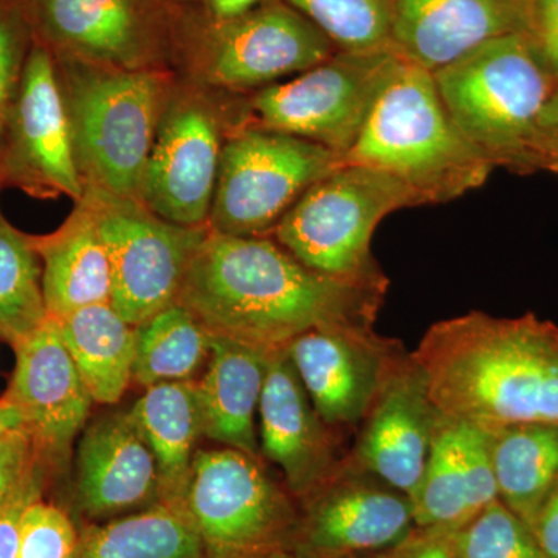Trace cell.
I'll list each match as a JSON object with an SVG mask.
<instances>
[{
    "label": "cell",
    "mask_w": 558,
    "mask_h": 558,
    "mask_svg": "<svg viewBox=\"0 0 558 558\" xmlns=\"http://www.w3.org/2000/svg\"><path fill=\"white\" fill-rule=\"evenodd\" d=\"M429 398L444 416L486 433L558 425V326L535 314L484 312L429 326L416 351Z\"/></svg>",
    "instance_id": "cell-2"
},
{
    "label": "cell",
    "mask_w": 558,
    "mask_h": 558,
    "mask_svg": "<svg viewBox=\"0 0 558 558\" xmlns=\"http://www.w3.org/2000/svg\"><path fill=\"white\" fill-rule=\"evenodd\" d=\"M135 328L132 380L142 387L194 381L208 363L211 336L178 301Z\"/></svg>",
    "instance_id": "cell-29"
},
{
    "label": "cell",
    "mask_w": 558,
    "mask_h": 558,
    "mask_svg": "<svg viewBox=\"0 0 558 558\" xmlns=\"http://www.w3.org/2000/svg\"><path fill=\"white\" fill-rule=\"evenodd\" d=\"M440 416L429 398L427 377L407 352L396 363L359 427L348 462L416 497Z\"/></svg>",
    "instance_id": "cell-18"
},
{
    "label": "cell",
    "mask_w": 558,
    "mask_h": 558,
    "mask_svg": "<svg viewBox=\"0 0 558 558\" xmlns=\"http://www.w3.org/2000/svg\"><path fill=\"white\" fill-rule=\"evenodd\" d=\"M49 318L43 293V266L31 234L0 213V339L11 347Z\"/></svg>",
    "instance_id": "cell-30"
},
{
    "label": "cell",
    "mask_w": 558,
    "mask_h": 558,
    "mask_svg": "<svg viewBox=\"0 0 558 558\" xmlns=\"http://www.w3.org/2000/svg\"><path fill=\"white\" fill-rule=\"evenodd\" d=\"M72 558H205L185 513L156 505L102 523L78 524Z\"/></svg>",
    "instance_id": "cell-28"
},
{
    "label": "cell",
    "mask_w": 558,
    "mask_h": 558,
    "mask_svg": "<svg viewBox=\"0 0 558 558\" xmlns=\"http://www.w3.org/2000/svg\"><path fill=\"white\" fill-rule=\"evenodd\" d=\"M531 531L550 558H558V481L543 501Z\"/></svg>",
    "instance_id": "cell-39"
},
{
    "label": "cell",
    "mask_w": 558,
    "mask_h": 558,
    "mask_svg": "<svg viewBox=\"0 0 558 558\" xmlns=\"http://www.w3.org/2000/svg\"><path fill=\"white\" fill-rule=\"evenodd\" d=\"M339 50L391 47L392 0H286Z\"/></svg>",
    "instance_id": "cell-31"
},
{
    "label": "cell",
    "mask_w": 558,
    "mask_h": 558,
    "mask_svg": "<svg viewBox=\"0 0 558 558\" xmlns=\"http://www.w3.org/2000/svg\"><path fill=\"white\" fill-rule=\"evenodd\" d=\"M156 461L132 410L94 418L81 433L70 515L102 523L159 505Z\"/></svg>",
    "instance_id": "cell-19"
},
{
    "label": "cell",
    "mask_w": 558,
    "mask_h": 558,
    "mask_svg": "<svg viewBox=\"0 0 558 558\" xmlns=\"http://www.w3.org/2000/svg\"><path fill=\"white\" fill-rule=\"evenodd\" d=\"M36 461L38 459L33 450L32 440L25 435L24 429H13L0 440V510L5 508L11 495Z\"/></svg>",
    "instance_id": "cell-36"
},
{
    "label": "cell",
    "mask_w": 558,
    "mask_h": 558,
    "mask_svg": "<svg viewBox=\"0 0 558 558\" xmlns=\"http://www.w3.org/2000/svg\"><path fill=\"white\" fill-rule=\"evenodd\" d=\"M337 50L314 22L286 0H263L247 13L223 21L182 7L174 64L186 83L245 94L300 75Z\"/></svg>",
    "instance_id": "cell-6"
},
{
    "label": "cell",
    "mask_w": 558,
    "mask_h": 558,
    "mask_svg": "<svg viewBox=\"0 0 558 558\" xmlns=\"http://www.w3.org/2000/svg\"><path fill=\"white\" fill-rule=\"evenodd\" d=\"M247 123L245 101L219 105L197 84H172L150 149L140 201L165 220L208 226L223 143Z\"/></svg>",
    "instance_id": "cell-11"
},
{
    "label": "cell",
    "mask_w": 558,
    "mask_h": 558,
    "mask_svg": "<svg viewBox=\"0 0 558 558\" xmlns=\"http://www.w3.org/2000/svg\"><path fill=\"white\" fill-rule=\"evenodd\" d=\"M33 44L25 0H0V135Z\"/></svg>",
    "instance_id": "cell-34"
},
{
    "label": "cell",
    "mask_w": 558,
    "mask_h": 558,
    "mask_svg": "<svg viewBox=\"0 0 558 558\" xmlns=\"http://www.w3.org/2000/svg\"><path fill=\"white\" fill-rule=\"evenodd\" d=\"M289 553L295 558H371L416 527L413 502L398 488L349 464L299 502Z\"/></svg>",
    "instance_id": "cell-15"
},
{
    "label": "cell",
    "mask_w": 558,
    "mask_h": 558,
    "mask_svg": "<svg viewBox=\"0 0 558 558\" xmlns=\"http://www.w3.org/2000/svg\"><path fill=\"white\" fill-rule=\"evenodd\" d=\"M400 62L391 47L337 50L293 80L252 92L247 124L310 140L344 160Z\"/></svg>",
    "instance_id": "cell-9"
},
{
    "label": "cell",
    "mask_w": 558,
    "mask_h": 558,
    "mask_svg": "<svg viewBox=\"0 0 558 558\" xmlns=\"http://www.w3.org/2000/svg\"><path fill=\"white\" fill-rule=\"evenodd\" d=\"M112 275L113 310L132 326L179 299L194 253L209 226L185 227L150 211L142 201L84 189Z\"/></svg>",
    "instance_id": "cell-12"
},
{
    "label": "cell",
    "mask_w": 558,
    "mask_h": 558,
    "mask_svg": "<svg viewBox=\"0 0 558 558\" xmlns=\"http://www.w3.org/2000/svg\"><path fill=\"white\" fill-rule=\"evenodd\" d=\"M543 124H545L550 137H553L558 146V87L554 92L548 106H546L545 113H543Z\"/></svg>",
    "instance_id": "cell-42"
},
{
    "label": "cell",
    "mask_w": 558,
    "mask_h": 558,
    "mask_svg": "<svg viewBox=\"0 0 558 558\" xmlns=\"http://www.w3.org/2000/svg\"><path fill=\"white\" fill-rule=\"evenodd\" d=\"M13 349L16 366L5 395L20 411L21 429L31 438L39 464L49 478H60L68 472L73 442L87 425L94 399L57 319L47 318Z\"/></svg>",
    "instance_id": "cell-16"
},
{
    "label": "cell",
    "mask_w": 558,
    "mask_h": 558,
    "mask_svg": "<svg viewBox=\"0 0 558 558\" xmlns=\"http://www.w3.org/2000/svg\"><path fill=\"white\" fill-rule=\"evenodd\" d=\"M21 414L9 396L0 398V440L5 438L13 429L21 428Z\"/></svg>",
    "instance_id": "cell-41"
},
{
    "label": "cell",
    "mask_w": 558,
    "mask_h": 558,
    "mask_svg": "<svg viewBox=\"0 0 558 558\" xmlns=\"http://www.w3.org/2000/svg\"><path fill=\"white\" fill-rule=\"evenodd\" d=\"M264 558H295L289 550H277V553L270 554V556Z\"/></svg>",
    "instance_id": "cell-43"
},
{
    "label": "cell",
    "mask_w": 558,
    "mask_h": 558,
    "mask_svg": "<svg viewBox=\"0 0 558 558\" xmlns=\"http://www.w3.org/2000/svg\"><path fill=\"white\" fill-rule=\"evenodd\" d=\"M319 417L332 428H359L396 363L399 340L374 326L332 325L307 330L286 347Z\"/></svg>",
    "instance_id": "cell-17"
},
{
    "label": "cell",
    "mask_w": 558,
    "mask_h": 558,
    "mask_svg": "<svg viewBox=\"0 0 558 558\" xmlns=\"http://www.w3.org/2000/svg\"><path fill=\"white\" fill-rule=\"evenodd\" d=\"M387 292L312 270L269 236L209 230L178 303L209 336L275 351L322 326H374Z\"/></svg>",
    "instance_id": "cell-1"
},
{
    "label": "cell",
    "mask_w": 558,
    "mask_h": 558,
    "mask_svg": "<svg viewBox=\"0 0 558 558\" xmlns=\"http://www.w3.org/2000/svg\"><path fill=\"white\" fill-rule=\"evenodd\" d=\"M269 354L264 349L211 336L207 369L196 381L204 438L263 458L255 414Z\"/></svg>",
    "instance_id": "cell-23"
},
{
    "label": "cell",
    "mask_w": 558,
    "mask_h": 558,
    "mask_svg": "<svg viewBox=\"0 0 558 558\" xmlns=\"http://www.w3.org/2000/svg\"><path fill=\"white\" fill-rule=\"evenodd\" d=\"M132 413L156 461L160 505L185 513L183 499L197 442L204 436L196 381L146 388Z\"/></svg>",
    "instance_id": "cell-25"
},
{
    "label": "cell",
    "mask_w": 558,
    "mask_h": 558,
    "mask_svg": "<svg viewBox=\"0 0 558 558\" xmlns=\"http://www.w3.org/2000/svg\"><path fill=\"white\" fill-rule=\"evenodd\" d=\"M263 0H201V10L213 20H231L255 9Z\"/></svg>",
    "instance_id": "cell-40"
},
{
    "label": "cell",
    "mask_w": 558,
    "mask_h": 558,
    "mask_svg": "<svg viewBox=\"0 0 558 558\" xmlns=\"http://www.w3.org/2000/svg\"><path fill=\"white\" fill-rule=\"evenodd\" d=\"M343 161L389 172L424 205L458 199L495 170L454 126L433 73L405 60Z\"/></svg>",
    "instance_id": "cell-5"
},
{
    "label": "cell",
    "mask_w": 558,
    "mask_h": 558,
    "mask_svg": "<svg viewBox=\"0 0 558 558\" xmlns=\"http://www.w3.org/2000/svg\"><path fill=\"white\" fill-rule=\"evenodd\" d=\"M0 178L36 199L84 196L53 54L33 44L0 135Z\"/></svg>",
    "instance_id": "cell-14"
},
{
    "label": "cell",
    "mask_w": 558,
    "mask_h": 558,
    "mask_svg": "<svg viewBox=\"0 0 558 558\" xmlns=\"http://www.w3.org/2000/svg\"><path fill=\"white\" fill-rule=\"evenodd\" d=\"M341 165L339 154L310 140L240 124L223 143L209 230L269 236L300 197Z\"/></svg>",
    "instance_id": "cell-10"
},
{
    "label": "cell",
    "mask_w": 558,
    "mask_h": 558,
    "mask_svg": "<svg viewBox=\"0 0 558 558\" xmlns=\"http://www.w3.org/2000/svg\"><path fill=\"white\" fill-rule=\"evenodd\" d=\"M183 510L205 558H264L289 550L299 501L263 465L229 449L197 450Z\"/></svg>",
    "instance_id": "cell-8"
},
{
    "label": "cell",
    "mask_w": 558,
    "mask_h": 558,
    "mask_svg": "<svg viewBox=\"0 0 558 558\" xmlns=\"http://www.w3.org/2000/svg\"><path fill=\"white\" fill-rule=\"evenodd\" d=\"M488 436L498 499L531 527L558 481V425H513Z\"/></svg>",
    "instance_id": "cell-27"
},
{
    "label": "cell",
    "mask_w": 558,
    "mask_h": 558,
    "mask_svg": "<svg viewBox=\"0 0 558 558\" xmlns=\"http://www.w3.org/2000/svg\"><path fill=\"white\" fill-rule=\"evenodd\" d=\"M458 558H550L534 532L499 499L454 532Z\"/></svg>",
    "instance_id": "cell-32"
},
{
    "label": "cell",
    "mask_w": 558,
    "mask_h": 558,
    "mask_svg": "<svg viewBox=\"0 0 558 558\" xmlns=\"http://www.w3.org/2000/svg\"><path fill=\"white\" fill-rule=\"evenodd\" d=\"M25 9L35 43L53 58L121 70L174 64V0H25Z\"/></svg>",
    "instance_id": "cell-13"
},
{
    "label": "cell",
    "mask_w": 558,
    "mask_h": 558,
    "mask_svg": "<svg viewBox=\"0 0 558 558\" xmlns=\"http://www.w3.org/2000/svg\"><path fill=\"white\" fill-rule=\"evenodd\" d=\"M376 558H458L454 532L416 526L402 542Z\"/></svg>",
    "instance_id": "cell-38"
},
{
    "label": "cell",
    "mask_w": 558,
    "mask_h": 558,
    "mask_svg": "<svg viewBox=\"0 0 558 558\" xmlns=\"http://www.w3.org/2000/svg\"><path fill=\"white\" fill-rule=\"evenodd\" d=\"M433 78L454 126L492 167L558 174V146L543 124L558 81L526 35L488 40Z\"/></svg>",
    "instance_id": "cell-3"
},
{
    "label": "cell",
    "mask_w": 558,
    "mask_h": 558,
    "mask_svg": "<svg viewBox=\"0 0 558 558\" xmlns=\"http://www.w3.org/2000/svg\"><path fill=\"white\" fill-rule=\"evenodd\" d=\"M49 480V473L36 461L0 510V558H16L25 510L35 499L44 497Z\"/></svg>",
    "instance_id": "cell-35"
},
{
    "label": "cell",
    "mask_w": 558,
    "mask_h": 558,
    "mask_svg": "<svg viewBox=\"0 0 558 558\" xmlns=\"http://www.w3.org/2000/svg\"><path fill=\"white\" fill-rule=\"evenodd\" d=\"M78 523L64 506L39 497L22 519L16 558H72Z\"/></svg>",
    "instance_id": "cell-33"
},
{
    "label": "cell",
    "mask_w": 558,
    "mask_h": 558,
    "mask_svg": "<svg viewBox=\"0 0 558 558\" xmlns=\"http://www.w3.org/2000/svg\"><path fill=\"white\" fill-rule=\"evenodd\" d=\"M421 205V197L389 172L341 165L314 183L271 234L312 270L389 288L387 275L371 252L374 231L391 213Z\"/></svg>",
    "instance_id": "cell-7"
},
{
    "label": "cell",
    "mask_w": 558,
    "mask_h": 558,
    "mask_svg": "<svg viewBox=\"0 0 558 558\" xmlns=\"http://www.w3.org/2000/svg\"><path fill=\"white\" fill-rule=\"evenodd\" d=\"M532 0H392L391 49L436 72L508 35H527Z\"/></svg>",
    "instance_id": "cell-21"
},
{
    "label": "cell",
    "mask_w": 558,
    "mask_h": 558,
    "mask_svg": "<svg viewBox=\"0 0 558 558\" xmlns=\"http://www.w3.org/2000/svg\"><path fill=\"white\" fill-rule=\"evenodd\" d=\"M43 266L49 318L61 319L94 304L110 303L112 275L94 213L83 199L57 230L31 236Z\"/></svg>",
    "instance_id": "cell-24"
},
{
    "label": "cell",
    "mask_w": 558,
    "mask_h": 558,
    "mask_svg": "<svg viewBox=\"0 0 558 558\" xmlns=\"http://www.w3.org/2000/svg\"><path fill=\"white\" fill-rule=\"evenodd\" d=\"M54 62L84 189L140 201L172 72Z\"/></svg>",
    "instance_id": "cell-4"
},
{
    "label": "cell",
    "mask_w": 558,
    "mask_h": 558,
    "mask_svg": "<svg viewBox=\"0 0 558 558\" xmlns=\"http://www.w3.org/2000/svg\"><path fill=\"white\" fill-rule=\"evenodd\" d=\"M57 322L94 402L119 403L134 373L137 328L110 303L83 307Z\"/></svg>",
    "instance_id": "cell-26"
},
{
    "label": "cell",
    "mask_w": 558,
    "mask_h": 558,
    "mask_svg": "<svg viewBox=\"0 0 558 558\" xmlns=\"http://www.w3.org/2000/svg\"><path fill=\"white\" fill-rule=\"evenodd\" d=\"M371 558H376V557H371Z\"/></svg>",
    "instance_id": "cell-45"
},
{
    "label": "cell",
    "mask_w": 558,
    "mask_h": 558,
    "mask_svg": "<svg viewBox=\"0 0 558 558\" xmlns=\"http://www.w3.org/2000/svg\"><path fill=\"white\" fill-rule=\"evenodd\" d=\"M526 38L543 68L558 81V0H532Z\"/></svg>",
    "instance_id": "cell-37"
},
{
    "label": "cell",
    "mask_w": 558,
    "mask_h": 558,
    "mask_svg": "<svg viewBox=\"0 0 558 558\" xmlns=\"http://www.w3.org/2000/svg\"><path fill=\"white\" fill-rule=\"evenodd\" d=\"M497 499L490 436L440 414L424 478L411 501L416 526L458 532Z\"/></svg>",
    "instance_id": "cell-22"
},
{
    "label": "cell",
    "mask_w": 558,
    "mask_h": 558,
    "mask_svg": "<svg viewBox=\"0 0 558 558\" xmlns=\"http://www.w3.org/2000/svg\"><path fill=\"white\" fill-rule=\"evenodd\" d=\"M260 454L277 465L296 501L311 497L347 462L336 428L312 405L286 348L270 351L259 400Z\"/></svg>",
    "instance_id": "cell-20"
},
{
    "label": "cell",
    "mask_w": 558,
    "mask_h": 558,
    "mask_svg": "<svg viewBox=\"0 0 558 558\" xmlns=\"http://www.w3.org/2000/svg\"><path fill=\"white\" fill-rule=\"evenodd\" d=\"M2 178H0V189H2Z\"/></svg>",
    "instance_id": "cell-44"
}]
</instances>
